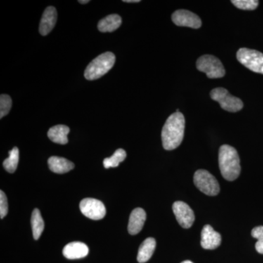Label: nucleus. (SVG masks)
<instances>
[{"label":"nucleus","instance_id":"a878e982","mask_svg":"<svg viewBox=\"0 0 263 263\" xmlns=\"http://www.w3.org/2000/svg\"><path fill=\"white\" fill-rule=\"evenodd\" d=\"M255 249L258 253L263 254V240H257L255 245Z\"/></svg>","mask_w":263,"mask_h":263},{"label":"nucleus","instance_id":"412c9836","mask_svg":"<svg viewBox=\"0 0 263 263\" xmlns=\"http://www.w3.org/2000/svg\"><path fill=\"white\" fill-rule=\"evenodd\" d=\"M19 161V151L17 147H14L9 152V157L3 162V167L8 172L13 174L16 171Z\"/></svg>","mask_w":263,"mask_h":263},{"label":"nucleus","instance_id":"39448f33","mask_svg":"<svg viewBox=\"0 0 263 263\" xmlns=\"http://www.w3.org/2000/svg\"><path fill=\"white\" fill-rule=\"evenodd\" d=\"M194 183L200 191L209 196H215L220 191L217 180L205 170H198L195 172Z\"/></svg>","mask_w":263,"mask_h":263},{"label":"nucleus","instance_id":"cd10ccee","mask_svg":"<svg viewBox=\"0 0 263 263\" xmlns=\"http://www.w3.org/2000/svg\"><path fill=\"white\" fill-rule=\"evenodd\" d=\"M89 0H85V1H83V0H80V1H79V3H81V4H86V3H89Z\"/></svg>","mask_w":263,"mask_h":263},{"label":"nucleus","instance_id":"6ab92c4d","mask_svg":"<svg viewBox=\"0 0 263 263\" xmlns=\"http://www.w3.org/2000/svg\"><path fill=\"white\" fill-rule=\"evenodd\" d=\"M31 224H32L33 237L34 239L38 240L42 235L45 228L44 221L39 209H35L33 211L32 217H31Z\"/></svg>","mask_w":263,"mask_h":263},{"label":"nucleus","instance_id":"f03ea898","mask_svg":"<svg viewBox=\"0 0 263 263\" xmlns=\"http://www.w3.org/2000/svg\"><path fill=\"white\" fill-rule=\"evenodd\" d=\"M219 164L221 174L228 181H234L240 173V159L238 152L229 145H223L219 148Z\"/></svg>","mask_w":263,"mask_h":263},{"label":"nucleus","instance_id":"c85d7f7f","mask_svg":"<svg viewBox=\"0 0 263 263\" xmlns=\"http://www.w3.org/2000/svg\"><path fill=\"white\" fill-rule=\"evenodd\" d=\"M181 263H193V262L190 260H185V261H183V262H181Z\"/></svg>","mask_w":263,"mask_h":263},{"label":"nucleus","instance_id":"b1692460","mask_svg":"<svg viewBox=\"0 0 263 263\" xmlns=\"http://www.w3.org/2000/svg\"><path fill=\"white\" fill-rule=\"evenodd\" d=\"M8 203L4 192H0V217L3 219L8 214Z\"/></svg>","mask_w":263,"mask_h":263},{"label":"nucleus","instance_id":"1a4fd4ad","mask_svg":"<svg viewBox=\"0 0 263 263\" xmlns=\"http://www.w3.org/2000/svg\"><path fill=\"white\" fill-rule=\"evenodd\" d=\"M173 211L180 226L186 229L191 228L195 221V214L186 202H175L173 205Z\"/></svg>","mask_w":263,"mask_h":263},{"label":"nucleus","instance_id":"ddd939ff","mask_svg":"<svg viewBox=\"0 0 263 263\" xmlns=\"http://www.w3.org/2000/svg\"><path fill=\"white\" fill-rule=\"evenodd\" d=\"M146 219V212L141 208H137L132 212L128 224V232L130 235H136L143 229Z\"/></svg>","mask_w":263,"mask_h":263},{"label":"nucleus","instance_id":"7ed1b4c3","mask_svg":"<svg viewBox=\"0 0 263 263\" xmlns=\"http://www.w3.org/2000/svg\"><path fill=\"white\" fill-rule=\"evenodd\" d=\"M116 57L112 52H105L90 62L84 72L89 81L97 80L105 75L115 64Z\"/></svg>","mask_w":263,"mask_h":263},{"label":"nucleus","instance_id":"4be33fe9","mask_svg":"<svg viewBox=\"0 0 263 263\" xmlns=\"http://www.w3.org/2000/svg\"><path fill=\"white\" fill-rule=\"evenodd\" d=\"M231 3L240 10H253L257 8L259 1L257 0H233Z\"/></svg>","mask_w":263,"mask_h":263},{"label":"nucleus","instance_id":"f3484780","mask_svg":"<svg viewBox=\"0 0 263 263\" xmlns=\"http://www.w3.org/2000/svg\"><path fill=\"white\" fill-rule=\"evenodd\" d=\"M156 245H156L155 238H146L141 243L139 250H138V257H137L138 262L144 263L149 260L155 252Z\"/></svg>","mask_w":263,"mask_h":263},{"label":"nucleus","instance_id":"4468645a","mask_svg":"<svg viewBox=\"0 0 263 263\" xmlns=\"http://www.w3.org/2000/svg\"><path fill=\"white\" fill-rule=\"evenodd\" d=\"M89 247L81 242H71L63 249V255L69 259L84 258L89 254Z\"/></svg>","mask_w":263,"mask_h":263},{"label":"nucleus","instance_id":"9b49d317","mask_svg":"<svg viewBox=\"0 0 263 263\" xmlns=\"http://www.w3.org/2000/svg\"><path fill=\"white\" fill-rule=\"evenodd\" d=\"M221 237L209 224L204 226L201 232V247L205 249H215L221 245Z\"/></svg>","mask_w":263,"mask_h":263},{"label":"nucleus","instance_id":"bb28decb","mask_svg":"<svg viewBox=\"0 0 263 263\" xmlns=\"http://www.w3.org/2000/svg\"><path fill=\"white\" fill-rule=\"evenodd\" d=\"M124 3H140V0H124Z\"/></svg>","mask_w":263,"mask_h":263},{"label":"nucleus","instance_id":"393cba45","mask_svg":"<svg viewBox=\"0 0 263 263\" xmlns=\"http://www.w3.org/2000/svg\"><path fill=\"white\" fill-rule=\"evenodd\" d=\"M252 236L257 240H263V226H258L252 230Z\"/></svg>","mask_w":263,"mask_h":263},{"label":"nucleus","instance_id":"a211bd4d","mask_svg":"<svg viewBox=\"0 0 263 263\" xmlns=\"http://www.w3.org/2000/svg\"><path fill=\"white\" fill-rule=\"evenodd\" d=\"M122 22L120 15H109L99 22L98 29L102 32H112L119 28Z\"/></svg>","mask_w":263,"mask_h":263},{"label":"nucleus","instance_id":"6e6552de","mask_svg":"<svg viewBox=\"0 0 263 263\" xmlns=\"http://www.w3.org/2000/svg\"><path fill=\"white\" fill-rule=\"evenodd\" d=\"M81 212L89 219L100 220L106 214V209L103 202L94 198H85L80 202Z\"/></svg>","mask_w":263,"mask_h":263},{"label":"nucleus","instance_id":"dca6fc26","mask_svg":"<svg viewBox=\"0 0 263 263\" xmlns=\"http://www.w3.org/2000/svg\"><path fill=\"white\" fill-rule=\"evenodd\" d=\"M69 133H70V128L67 126L60 124V125L53 126L50 128L48 132V137L54 143L65 145L68 143L67 135Z\"/></svg>","mask_w":263,"mask_h":263},{"label":"nucleus","instance_id":"423d86ee","mask_svg":"<svg viewBox=\"0 0 263 263\" xmlns=\"http://www.w3.org/2000/svg\"><path fill=\"white\" fill-rule=\"evenodd\" d=\"M237 60L247 68L257 73L263 74V53L249 48H240Z\"/></svg>","mask_w":263,"mask_h":263},{"label":"nucleus","instance_id":"20e7f679","mask_svg":"<svg viewBox=\"0 0 263 263\" xmlns=\"http://www.w3.org/2000/svg\"><path fill=\"white\" fill-rule=\"evenodd\" d=\"M197 70L205 72L209 79H220L226 75L224 66L219 59L212 55H203L197 60Z\"/></svg>","mask_w":263,"mask_h":263},{"label":"nucleus","instance_id":"2eb2a0df","mask_svg":"<svg viewBox=\"0 0 263 263\" xmlns=\"http://www.w3.org/2000/svg\"><path fill=\"white\" fill-rule=\"evenodd\" d=\"M48 166L52 172L55 174H62L69 172L74 168V164L70 160L63 157H50L48 160Z\"/></svg>","mask_w":263,"mask_h":263},{"label":"nucleus","instance_id":"0eeeda50","mask_svg":"<svg viewBox=\"0 0 263 263\" xmlns=\"http://www.w3.org/2000/svg\"><path fill=\"white\" fill-rule=\"evenodd\" d=\"M212 100L218 102L221 108L229 112H238L243 107V103L240 99L233 96L224 88H216L210 93Z\"/></svg>","mask_w":263,"mask_h":263},{"label":"nucleus","instance_id":"9d476101","mask_svg":"<svg viewBox=\"0 0 263 263\" xmlns=\"http://www.w3.org/2000/svg\"><path fill=\"white\" fill-rule=\"evenodd\" d=\"M173 22L179 27H186L199 29L202 25L201 19L193 12L186 10H179L172 15Z\"/></svg>","mask_w":263,"mask_h":263},{"label":"nucleus","instance_id":"f8f14e48","mask_svg":"<svg viewBox=\"0 0 263 263\" xmlns=\"http://www.w3.org/2000/svg\"><path fill=\"white\" fill-rule=\"evenodd\" d=\"M57 12L54 7H48L43 12L41 24H40L39 32L43 36L47 35L51 32L57 23Z\"/></svg>","mask_w":263,"mask_h":263},{"label":"nucleus","instance_id":"aec40b11","mask_svg":"<svg viewBox=\"0 0 263 263\" xmlns=\"http://www.w3.org/2000/svg\"><path fill=\"white\" fill-rule=\"evenodd\" d=\"M127 157V153L122 148H119L114 152L113 155L109 158H105L103 160V165L105 168L108 169L110 167H116L119 166L121 162L125 160Z\"/></svg>","mask_w":263,"mask_h":263},{"label":"nucleus","instance_id":"5701e85b","mask_svg":"<svg viewBox=\"0 0 263 263\" xmlns=\"http://www.w3.org/2000/svg\"><path fill=\"white\" fill-rule=\"evenodd\" d=\"M12 107V100L9 95H2L0 96V118L3 119L9 113Z\"/></svg>","mask_w":263,"mask_h":263},{"label":"nucleus","instance_id":"f257e3e1","mask_svg":"<svg viewBox=\"0 0 263 263\" xmlns=\"http://www.w3.org/2000/svg\"><path fill=\"white\" fill-rule=\"evenodd\" d=\"M185 119L181 112L171 114L162 130V145L165 150H174L181 145L184 136Z\"/></svg>","mask_w":263,"mask_h":263}]
</instances>
